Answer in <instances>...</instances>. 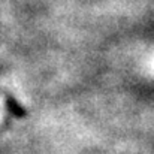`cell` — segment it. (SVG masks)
I'll return each instance as SVG.
<instances>
[{
	"mask_svg": "<svg viewBox=\"0 0 154 154\" xmlns=\"http://www.w3.org/2000/svg\"><path fill=\"white\" fill-rule=\"evenodd\" d=\"M8 105H9V109H11V111H12L15 115H18V117H23V115L26 114V112H24V109H23V108H20V106L14 102V100H11V99H9V100H8Z\"/></svg>",
	"mask_w": 154,
	"mask_h": 154,
	"instance_id": "1",
	"label": "cell"
}]
</instances>
